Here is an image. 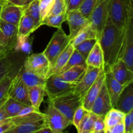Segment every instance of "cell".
Here are the masks:
<instances>
[{"mask_svg": "<svg viewBox=\"0 0 133 133\" xmlns=\"http://www.w3.org/2000/svg\"><path fill=\"white\" fill-rule=\"evenodd\" d=\"M124 31L116 27L108 17L98 42L103 55V70L110 68L118 60Z\"/></svg>", "mask_w": 133, "mask_h": 133, "instance_id": "1", "label": "cell"}, {"mask_svg": "<svg viewBox=\"0 0 133 133\" xmlns=\"http://www.w3.org/2000/svg\"><path fill=\"white\" fill-rule=\"evenodd\" d=\"M109 18L119 29H124L127 21L133 18V0H110Z\"/></svg>", "mask_w": 133, "mask_h": 133, "instance_id": "2", "label": "cell"}, {"mask_svg": "<svg viewBox=\"0 0 133 133\" xmlns=\"http://www.w3.org/2000/svg\"><path fill=\"white\" fill-rule=\"evenodd\" d=\"M49 103L72 122L75 110L83 106V97L75 91H73L56 98L49 99Z\"/></svg>", "mask_w": 133, "mask_h": 133, "instance_id": "3", "label": "cell"}, {"mask_svg": "<svg viewBox=\"0 0 133 133\" xmlns=\"http://www.w3.org/2000/svg\"><path fill=\"white\" fill-rule=\"evenodd\" d=\"M71 40L62 28L57 29L46 48L42 52L49 61L50 70L53 67L58 56L66 49Z\"/></svg>", "mask_w": 133, "mask_h": 133, "instance_id": "4", "label": "cell"}, {"mask_svg": "<svg viewBox=\"0 0 133 133\" xmlns=\"http://www.w3.org/2000/svg\"><path fill=\"white\" fill-rule=\"evenodd\" d=\"M25 53L13 50L0 55V83L6 76L21 70L26 57Z\"/></svg>", "mask_w": 133, "mask_h": 133, "instance_id": "5", "label": "cell"}, {"mask_svg": "<svg viewBox=\"0 0 133 133\" xmlns=\"http://www.w3.org/2000/svg\"><path fill=\"white\" fill-rule=\"evenodd\" d=\"M77 84L78 83L66 81L61 79L58 74H53L45 79L44 88L49 99H52L75 91Z\"/></svg>", "mask_w": 133, "mask_h": 133, "instance_id": "6", "label": "cell"}, {"mask_svg": "<svg viewBox=\"0 0 133 133\" xmlns=\"http://www.w3.org/2000/svg\"><path fill=\"white\" fill-rule=\"evenodd\" d=\"M110 0H97L96 6L88 18L89 24L95 31L97 40L101 36L109 17Z\"/></svg>", "mask_w": 133, "mask_h": 133, "instance_id": "7", "label": "cell"}, {"mask_svg": "<svg viewBox=\"0 0 133 133\" xmlns=\"http://www.w3.org/2000/svg\"><path fill=\"white\" fill-rule=\"evenodd\" d=\"M44 114H45V123L53 133H64L66 129L73 125L71 121L68 119L50 103H48V108Z\"/></svg>", "mask_w": 133, "mask_h": 133, "instance_id": "8", "label": "cell"}, {"mask_svg": "<svg viewBox=\"0 0 133 133\" xmlns=\"http://www.w3.org/2000/svg\"><path fill=\"white\" fill-rule=\"evenodd\" d=\"M123 31L124 35L118 59L122 60L128 68L133 71V18L127 21Z\"/></svg>", "mask_w": 133, "mask_h": 133, "instance_id": "9", "label": "cell"}, {"mask_svg": "<svg viewBox=\"0 0 133 133\" xmlns=\"http://www.w3.org/2000/svg\"><path fill=\"white\" fill-rule=\"evenodd\" d=\"M23 68L41 77L48 78L50 70L49 61L43 53L28 55L23 62Z\"/></svg>", "mask_w": 133, "mask_h": 133, "instance_id": "10", "label": "cell"}, {"mask_svg": "<svg viewBox=\"0 0 133 133\" xmlns=\"http://www.w3.org/2000/svg\"><path fill=\"white\" fill-rule=\"evenodd\" d=\"M18 27L0 19V46L2 53L14 50L17 43Z\"/></svg>", "mask_w": 133, "mask_h": 133, "instance_id": "11", "label": "cell"}, {"mask_svg": "<svg viewBox=\"0 0 133 133\" xmlns=\"http://www.w3.org/2000/svg\"><path fill=\"white\" fill-rule=\"evenodd\" d=\"M8 96L24 105L31 106L28 96V87L22 81L19 71L13 79Z\"/></svg>", "mask_w": 133, "mask_h": 133, "instance_id": "12", "label": "cell"}, {"mask_svg": "<svg viewBox=\"0 0 133 133\" xmlns=\"http://www.w3.org/2000/svg\"><path fill=\"white\" fill-rule=\"evenodd\" d=\"M25 6H19L6 0L0 14V19L7 23L18 27L21 18L24 12Z\"/></svg>", "mask_w": 133, "mask_h": 133, "instance_id": "13", "label": "cell"}, {"mask_svg": "<svg viewBox=\"0 0 133 133\" xmlns=\"http://www.w3.org/2000/svg\"><path fill=\"white\" fill-rule=\"evenodd\" d=\"M66 21L68 23L70 29L68 36L71 40L89 23L88 19L84 18L79 10H73L66 13Z\"/></svg>", "mask_w": 133, "mask_h": 133, "instance_id": "14", "label": "cell"}, {"mask_svg": "<svg viewBox=\"0 0 133 133\" xmlns=\"http://www.w3.org/2000/svg\"><path fill=\"white\" fill-rule=\"evenodd\" d=\"M112 108V107L110 97L108 94L105 81H104L101 90L99 91V93L92 105L90 112L98 116H105L107 113Z\"/></svg>", "mask_w": 133, "mask_h": 133, "instance_id": "15", "label": "cell"}, {"mask_svg": "<svg viewBox=\"0 0 133 133\" xmlns=\"http://www.w3.org/2000/svg\"><path fill=\"white\" fill-rule=\"evenodd\" d=\"M103 70L105 71V85L110 97L112 107L114 108L116 105L119 95L124 87L114 77L110 69L107 68Z\"/></svg>", "mask_w": 133, "mask_h": 133, "instance_id": "16", "label": "cell"}, {"mask_svg": "<svg viewBox=\"0 0 133 133\" xmlns=\"http://www.w3.org/2000/svg\"><path fill=\"white\" fill-rule=\"evenodd\" d=\"M101 70H102L93 66H87L84 75L75 87V92L79 94L83 97L88 90L96 81Z\"/></svg>", "mask_w": 133, "mask_h": 133, "instance_id": "17", "label": "cell"}, {"mask_svg": "<svg viewBox=\"0 0 133 133\" xmlns=\"http://www.w3.org/2000/svg\"><path fill=\"white\" fill-rule=\"evenodd\" d=\"M109 69L114 77L123 87L133 81V71L122 60L118 59Z\"/></svg>", "mask_w": 133, "mask_h": 133, "instance_id": "18", "label": "cell"}, {"mask_svg": "<svg viewBox=\"0 0 133 133\" xmlns=\"http://www.w3.org/2000/svg\"><path fill=\"white\" fill-rule=\"evenodd\" d=\"M105 81V71L101 70L96 81L88 90L83 97V107L86 110L90 111L95 99L98 96L101 87Z\"/></svg>", "mask_w": 133, "mask_h": 133, "instance_id": "19", "label": "cell"}, {"mask_svg": "<svg viewBox=\"0 0 133 133\" xmlns=\"http://www.w3.org/2000/svg\"><path fill=\"white\" fill-rule=\"evenodd\" d=\"M114 108L125 114L133 110V81L125 86Z\"/></svg>", "mask_w": 133, "mask_h": 133, "instance_id": "20", "label": "cell"}, {"mask_svg": "<svg viewBox=\"0 0 133 133\" xmlns=\"http://www.w3.org/2000/svg\"><path fill=\"white\" fill-rule=\"evenodd\" d=\"M36 29L33 19L23 13L18 25L17 38H27Z\"/></svg>", "mask_w": 133, "mask_h": 133, "instance_id": "21", "label": "cell"}, {"mask_svg": "<svg viewBox=\"0 0 133 133\" xmlns=\"http://www.w3.org/2000/svg\"><path fill=\"white\" fill-rule=\"evenodd\" d=\"M86 63L87 66H93L103 70V55L98 41L88 54L86 59Z\"/></svg>", "mask_w": 133, "mask_h": 133, "instance_id": "22", "label": "cell"}, {"mask_svg": "<svg viewBox=\"0 0 133 133\" xmlns=\"http://www.w3.org/2000/svg\"><path fill=\"white\" fill-rule=\"evenodd\" d=\"M19 75L22 81L28 88L33 87H44L45 83V79L44 78L38 76L36 74L26 70L22 66L19 71Z\"/></svg>", "mask_w": 133, "mask_h": 133, "instance_id": "23", "label": "cell"}, {"mask_svg": "<svg viewBox=\"0 0 133 133\" xmlns=\"http://www.w3.org/2000/svg\"><path fill=\"white\" fill-rule=\"evenodd\" d=\"M87 67V65L73 66L58 75L61 79L66 81L79 83L84 75Z\"/></svg>", "mask_w": 133, "mask_h": 133, "instance_id": "24", "label": "cell"}, {"mask_svg": "<svg viewBox=\"0 0 133 133\" xmlns=\"http://www.w3.org/2000/svg\"><path fill=\"white\" fill-rule=\"evenodd\" d=\"M74 50V46L71 45V43H70V44H68V45L66 48V49H65L62 52V53L58 56V57L57 58V61H56L53 67L49 70L48 77L49 76H50L51 75H53V74H60V72H61V71L62 70V69L63 68L64 66L66 65V64L67 63V62L68 61L69 58H70L71 55L72 54Z\"/></svg>", "mask_w": 133, "mask_h": 133, "instance_id": "25", "label": "cell"}, {"mask_svg": "<svg viewBox=\"0 0 133 133\" xmlns=\"http://www.w3.org/2000/svg\"><path fill=\"white\" fill-rule=\"evenodd\" d=\"M47 126L45 119L14 125L3 133H32L36 130Z\"/></svg>", "mask_w": 133, "mask_h": 133, "instance_id": "26", "label": "cell"}, {"mask_svg": "<svg viewBox=\"0 0 133 133\" xmlns=\"http://www.w3.org/2000/svg\"><path fill=\"white\" fill-rule=\"evenodd\" d=\"M28 96L31 106L36 110H40V107L46 96L44 87H33L28 88Z\"/></svg>", "mask_w": 133, "mask_h": 133, "instance_id": "27", "label": "cell"}, {"mask_svg": "<svg viewBox=\"0 0 133 133\" xmlns=\"http://www.w3.org/2000/svg\"><path fill=\"white\" fill-rule=\"evenodd\" d=\"M125 114L115 108H112L105 116V124L106 129L123 122Z\"/></svg>", "mask_w": 133, "mask_h": 133, "instance_id": "28", "label": "cell"}, {"mask_svg": "<svg viewBox=\"0 0 133 133\" xmlns=\"http://www.w3.org/2000/svg\"><path fill=\"white\" fill-rule=\"evenodd\" d=\"M26 106L27 105H24L11 97H9V96L4 103V108L8 118L17 116L18 113Z\"/></svg>", "mask_w": 133, "mask_h": 133, "instance_id": "29", "label": "cell"}, {"mask_svg": "<svg viewBox=\"0 0 133 133\" xmlns=\"http://www.w3.org/2000/svg\"><path fill=\"white\" fill-rule=\"evenodd\" d=\"M23 13L29 16L33 19L36 28H39L42 25V19L39 9V0H35L25 6Z\"/></svg>", "mask_w": 133, "mask_h": 133, "instance_id": "30", "label": "cell"}, {"mask_svg": "<svg viewBox=\"0 0 133 133\" xmlns=\"http://www.w3.org/2000/svg\"><path fill=\"white\" fill-rule=\"evenodd\" d=\"M94 38L97 39L96 34L95 31H94L93 29L92 28L90 25L88 23V25H87L84 29H83L77 34V35L73 40H71L70 43H71L73 46L75 47L79 44H80L81 42H82L84 41V40Z\"/></svg>", "mask_w": 133, "mask_h": 133, "instance_id": "31", "label": "cell"}, {"mask_svg": "<svg viewBox=\"0 0 133 133\" xmlns=\"http://www.w3.org/2000/svg\"><path fill=\"white\" fill-rule=\"evenodd\" d=\"M98 115L88 111L87 114L84 116L83 119L81 122L79 127L77 129L78 133H81L84 131H92L94 122Z\"/></svg>", "mask_w": 133, "mask_h": 133, "instance_id": "32", "label": "cell"}, {"mask_svg": "<svg viewBox=\"0 0 133 133\" xmlns=\"http://www.w3.org/2000/svg\"><path fill=\"white\" fill-rule=\"evenodd\" d=\"M86 65H87V63H86L85 58L82 56L81 53H79L77 51L74 49V51H73L72 54L70 56L68 61L66 64V65L64 66L63 68L62 69L60 74L64 72L66 70H67L68 69L73 67V66H86Z\"/></svg>", "mask_w": 133, "mask_h": 133, "instance_id": "33", "label": "cell"}, {"mask_svg": "<svg viewBox=\"0 0 133 133\" xmlns=\"http://www.w3.org/2000/svg\"><path fill=\"white\" fill-rule=\"evenodd\" d=\"M66 21V13L56 16H48L42 22V25H45L49 27L61 28L62 23Z\"/></svg>", "mask_w": 133, "mask_h": 133, "instance_id": "34", "label": "cell"}, {"mask_svg": "<svg viewBox=\"0 0 133 133\" xmlns=\"http://www.w3.org/2000/svg\"><path fill=\"white\" fill-rule=\"evenodd\" d=\"M97 41L98 40L96 38L89 39V40H87L82 42H81L80 44H79L76 46L74 47V48L75 50H77L79 53H81L86 60L88 54H89L90 52L91 51V50H92V48H94V46L97 43Z\"/></svg>", "mask_w": 133, "mask_h": 133, "instance_id": "35", "label": "cell"}, {"mask_svg": "<svg viewBox=\"0 0 133 133\" xmlns=\"http://www.w3.org/2000/svg\"><path fill=\"white\" fill-rule=\"evenodd\" d=\"M19 71L20 70L9 74L1 81L0 83V101L8 95L13 79L15 77L16 75L19 73Z\"/></svg>", "mask_w": 133, "mask_h": 133, "instance_id": "36", "label": "cell"}, {"mask_svg": "<svg viewBox=\"0 0 133 133\" xmlns=\"http://www.w3.org/2000/svg\"><path fill=\"white\" fill-rule=\"evenodd\" d=\"M97 2V0H84L78 10L84 18L88 19Z\"/></svg>", "mask_w": 133, "mask_h": 133, "instance_id": "37", "label": "cell"}, {"mask_svg": "<svg viewBox=\"0 0 133 133\" xmlns=\"http://www.w3.org/2000/svg\"><path fill=\"white\" fill-rule=\"evenodd\" d=\"M66 13L65 0H54L53 5L48 16H56Z\"/></svg>", "mask_w": 133, "mask_h": 133, "instance_id": "38", "label": "cell"}, {"mask_svg": "<svg viewBox=\"0 0 133 133\" xmlns=\"http://www.w3.org/2000/svg\"><path fill=\"white\" fill-rule=\"evenodd\" d=\"M54 0H39V9L42 22L48 15Z\"/></svg>", "mask_w": 133, "mask_h": 133, "instance_id": "39", "label": "cell"}, {"mask_svg": "<svg viewBox=\"0 0 133 133\" xmlns=\"http://www.w3.org/2000/svg\"><path fill=\"white\" fill-rule=\"evenodd\" d=\"M88 112V110H86L83 106H81L80 107H79L75 110V113L74 114V116H73L72 123L75 126L76 129L78 128L81 122L82 119H83L84 116L87 114Z\"/></svg>", "mask_w": 133, "mask_h": 133, "instance_id": "40", "label": "cell"}, {"mask_svg": "<svg viewBox=\"0 0 133 133\" xmlns=\"http://www.w3.org/2000/svg\"><path fill=\"white\" fill-rule=\"evenodd\" d=\"M123 124L125 133H133V110L125 114Z\"/></svg>", "mask_w": 133, "mask_h": 133, "instance_id": "41", "label": "cell"}, {"mask_svg": "<svg viewBox=\"0 0 133 133\" xmlns=\"http://www.w3.org/2000/svg\"><path fill=\"white\" fill-rule=\"evenodd\" d=\"M84 0H65L66 6V13L73 10H78Z\"/></svg>", "mask_w": 133, "mask_h": 133, "instance_id": "42", "label": "cell"}, {"mask_svg": "<svg viewBox=\"0 0 133 133\" xmlns=\"http://www.w3.org/2000/svg\"><path fill=\"white\" fill-rule=\"evenodd\" d=\"M106 129L105 124V116H98L94 122L92 132H98V131H105Z\"/></svg>", "mask_w": 133, "mask_h": 133, "instance_id": "43", "label": "cell"}, {"mask_svg": "<svg viewBox=\"0 0 133 133\" xmlns=\"http://www.w3.org/2000/svg\"><path fill=\"white\" fill-rule=\"evenodd\" d=\"M110 133H125V128L123 122L113 126L112 127L109 129Z\"/></svg>", "mask_w": 133, "mask_h": 133, "instance_id": "44", "label": "cell"}, {"mask_svg": "<svg viewBox=\"0 0 133 133\" xmlns=\"http://www.w3.org/2000/svg\"><path fill=\"white\" fill-rule=\"evenodd\" d=\"M14 123L10 121V118H9V120L8 122H5L3 124L0 125V133H3L4 132L7 131V130H9V129L14 127Z\"/></svg>", "mask_w": 133, "mask_h": 133, "instance_id": "45", "label": "cell"}, {"mask_svg": "<svg viewBox=\"0 0 133 133\" xmlns=\"http://www.w3.org/2000/svg\"><path fill=\"white\" fill-rule=\"evenodd\" d=\"M32 133H53V131L48 127V126H45V127H42L41 129H39L36 130V131L33 132Z\"/></svg>", "mask_w": 133, "mask_h": 133, "instance_id": "46", "label": "cell"}, {"mask_svg": "<svg viewBox=\"0 0 133 133\" xmlns=\"http://www.w3.org/2000/svg\"><path fill=\"white\" fill-rule=\"evenodd\" d=\"M6 0H0V14H1V10H2L3 7L4 5L6 3Z\"/></svg>", "mask_w": 133, "mask_h": 133, "instance_id": "47", "label": "cell"}, {"mask_svg": "<svg viewBox=\"0 0 133 133\" xmlns=\"http://www.w3.org/2000/svg\"><path fill=\"white\" fill-rule=\"evenodd\" d=\"M105 131H98V132H93V133H105Z\"/></svg>", "mask_w": 133, "mask_h": 133, "instance_id": "48", "label": "cell"}, {"mask_svg": "<svg viewBox=\"0 0 133 133\" xmlns=\"http://www.w3.org/2000/svg\"><path fill=\"white\" fill-rule=\"evenodd\" d=\"M81 133H93L92 131H84V132H82Z\"/></svg>", "mask_w": 133, "mask_h": 133, "instance_id": "49", "label": "cell"}, {"mask_svg": "<svg viewBox=\"0 0 133 133\" xmlns=\"http://www.w3.org/2000/svg\"><path fill=\"white\" fill-rule=\"evenodd\" d=\"M105 133H110L109 129H105Z\"/></svg>", "mask_w": 133, "mask_h": 133, "instance_id": "50", "label": "cell"}, {"mask_svg": "<svg viewBox=\"0 0 133 133\" xmlns=\"http://www.w3.org/2000/svg\"><path fill=\"white\" fill-rule=\"evenodd\" d=\"M2 53V49H1V47L0 46V55Z\"/></svg>", "mask_w": 133, "mask_h": 133, "instance_id": "51", "label": "cell"}]
</instances>
